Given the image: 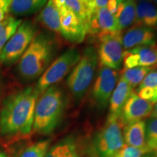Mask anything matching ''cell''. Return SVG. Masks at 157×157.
I'll return each mask as SVG.
<instances>
[{
    "instance_id": "cell-35",
    "label": "cell",
    "mask_w": 157,
    "mask_h": 157,
    "mask_svg": "<svg viewBox=\"0 0 157 157\" xmlns=\"http://www.w3.org/2000/svg\"><path fill=\"white\" fill-rule=\"evenodd\" d=\"M0 157H8L5 152H0Z\"/></svg>"
},
{
    "instance_id": "cell-6",
    "label": "cell",
    "mask_w": 157,
    "mask_h": 157,
    "mask_svg": "<svg viewBox=\"0 0 157 157\" xmlns=\"http://www.w3.org/2000/svg\"><path fill=\"white\" fill-rule=\"evenodd\" d=\"M81 58L77 49L71 48L57 58L39 78L36 88L41 93L55 85L67 76Z\"/></svg>"
},
{
    "instance_id": "cell-10",
    "label": "cell",
    "mask_w": 157,
    "mask_h": 157,
    "mask_svg": "<svg viewBox=\"0 0 157 157\" xmlns=\"http://www.w3.org/2000/svg\"><path fill=\"white\" fill-rule=\"evenodd\" d=\"M60 17V35L70 42L81 43L88 32V26L72 11L63 6L56 5Z\"/></svg>"
},
{
    "instance_id": "cell-15",
    "label": "cell",
    "mask_w": 157,
    "mask_h": 157,
    "mask_svg": "<svg viewBox=\"0 0 157 157\" xmlns=\"http://www.w3.org/2000/svg\"><path fill=\"white\" fill-rule=\"evenodd\" d=\"M133 92V88L127 81L120 77L113 90L109 101V114L120 117L121 110Z\"/></svg>"
},
{
    "instance_id": "cell-8",
    "label": "cell",
    "mask_w": 157,
    "mask_h": 157,
    "mask_svg": "<svg viewBox=\"0 0 157 157\" xmlns=\"http://www.w3.org/2000/svg\"><path fill=\"white\" fill-rule=\"evenodd\" d=\"M121 32L117 31L102 37L98 40V57L101 66L118 70L123 63L124 51Z\"/></svg>"
},
{
    "instance_id": "cell-33",
    "label": "cell",
    "mask_w": 157,
    "mask_h": 157,
    "mask_svg": "<svg viewBox=\"0 0 157 157\" xmlns=\"http://www.w3.org/2000/svg\"><path fill=\"white\" fill-rule=\"evenodd\" d=\"M150 116L151 118H157V103H155V105L153 107L152 112Z\"/></svg>"
},
{
    "instance_id": "cell-31",
    "label": "cell",
    "mask_w": 157,
    "mask_h": 157,
    "mask_svg": "<svg viewBox=\"0 0 157 157\" xmlns=\"http://www.w3.org/2000/svg\"><path fill=\"white\" fill-rule=\"evenodd\" d=\"M108 1L109 0H94V6H95V10L97 11L98 9L106 7Z\"/></svg>"
},
{
    "instance_id": "cell-24",
    "label": "cell",
    "mask_w": 157,
    "mask_h": 157,
    "mask_svg": "<svg viewBox=\"0 0 157 157\" xmlns=\"http://www.w3.org/2000/svg\"><path fill=\"white\" fill-rule=\"evenodd\" d=\"M153 67H135L124 68L121 71V77L132 86L133 89L139 86L146 76L154 69Z\"/></svg>"
},
{
    "instance_id": "cell-1",
    "label": "cell",
    "mask_w": 157,
    "mask_h": 157,
    "mask_svg": "<svg viewBox=\"0 0 157 157\" xmlns=\"http://www.w3.org/2000/svg\"><path fill=\"white\" fill-rule=\"evenodd\" d=\"M36 87H28L9 95L0 110V135L13 140L24 138L33 129L35 105L39 95Z\"/></svg>"
},
{
    "instance_id": "cell-38",
    "label": "cell",
    "mask_w": 157,
    "mask_h": 157,
    "mask_svg": "<svg viewBox=\"0 0 157 157\" xmlns=\"http://www.w3.org/2000/svg\"><path fill=\"white\" fill-rule=\"evenodd\" d=\"M111 157H120V156H119V154L117 153V154H115L114 156H111Z\"/></svg>"
},
{
    "instance_id": "cell-18",
    "label": "cell",
    "mask_w": 157,
    "mask_h": 157,
    "mask_svg": "<svg viewBox=\"0 0 157 157\" xmlns=\"http://www.w3.org/2000/svg\"><path fill=\"white\" fill-rule=\"evenodd\" d=\"M146 127L145 121L126 125L124 129V140L126 145L135 148H144L146 146Z\"/></svg>"
},
{
    "instance_id": "cell-25",
    "label": "cell",
    "mask_w": 157,
    "mask_h": 157,
    "mask_svg": "<svg viewBox=\"0 0 157 157\" xmlns=\"http://www.w3.org/2000/svg\"><path fill=\"white\" fill-rule=\"evenodd\" d=\"M76 147L75 139L71 136L68 137L52 147L46 157H66Z\"/></svg>"
},
{
    "instance_id": "cell-4",
    "label": "cell",
    "mask_w": 157,
    "mask_h": 157,
    "mask_svg": "<svg viewBox=\"0 0 157 157\" xmlns=\"http://www.w3.org/2000/svg\"><path fill=\"white\" fill-rule=\"evenodd\" d=\"M98 63V52L93 46L84 48L83 53L67 78L71 93L76 101H79L87 93L95 76Z\"/></svg>"
},
{
    "instance_id": "cell-39",
    "label": "cell",
    "mask_w": 157,
    "mask_h": 157,
    "mask_svg": "<svg viewBox=\"0 0 157 157\" xmlns=\"http://www.w3.org/2000/svg\"><path fill=\"white\" fill-rule=\"evenodd\" d=\"M152 1L154 2V3H155L157 5V0H152Z\"/></svg>"
},
{
    "instance_id": "cell-41",
    "label": "cell",
    "mask_w": 157,
    "mask_h": 157,
    "mask_svg": "<svg viewBox=\"0 0 157 157\" xmlns=\"http://www.w3.org/2000/svg\"><path fill=\"white\" fill-rule=\"evenodd\" d=\"M117 1L118 2H119H119H121V1H123V0H117Z\"/></svg>"
},
{
    "instance_id": "cell-30",
    "label": "cell",
    "mask_w": 157,
    "mask_h": 157,
    "mask_svg": "<svg viewBox=\"0 0 157 157\" xmlns=\"http://www.w3.org/2000/svg\"><path fill=\"white\" fill-rule=\"evenodd\" d=\"M118 4H119V2H118L117 0H109L106 5V7L109 10V11L114 16L117 10Z\"/></svg>"
},
{
    "instance_id": "cell-36",
    "label": "cell",
    "mask_w": 157,
    "mask_h": 157,
    "mask_svg": "<svg viewBox=\"0 0 157 157\" xmlns=\"http://www.w3.org/2000/svg\"><path fill=\"white\" fill-rule=\"evenodd\" d=\"M2 86V79L1 75H0V90H1Z\"/></svg>"
},
{
    "instance_id": "cell-14",
    "label": "cell",
    "mask_w": 157,
    "mask_h": 157,
    "mask_svg": "<svg viewBox=\"0 0 157 157\" xmlns=\"http://www.w3.org/2000/svg\"><path fill=\"white\" fill-rule=\"evenodd\" d=\"M123 48L128 50L135 47L156 43L154 31L143 25H133L121 36Z\"/></svg>"
},
{
    "instance_id": "cell-12",
    "label": "cell",
    "mask_w": 157,
    "mask_h": 157,
    "mask_svg": "<svg viewBox=\"0 0 157 157\" xmlns=\"http://www.w3.org/2000/svg\"><path fill=\"white\" fill-rule=\"evenodd\" d=\"M123 64L124 68L135 67H157V44L135 47L124 51Z\"/></svg>"
},
{
    "instance_id": "cell-9",
    "label": "cell",
    "mask_w": 157,
    "mask_h": 157,
    "mask_svg": "<svg viewBox=\"0 0 157 157\" xmlns=\"http://www.w3.org/2000/svg\"><path fill=\"white\" fill-rule=\"evenodd\" d=\"M117 70L101 66L98 71L93 89V97L100 109H104L109 103L110 98L118 82Z\"/></svg>"
},
{
    "instance_id": "cell-5",
    "label": "cell",
    "mask_w": 157,
    "mask_h": 157,
    "mask_svg": "<svg viewBox=\"0 0 157 157\" xmlns=\"http://www.w3.org/2000/svg\"><path fill=\"white\" fill-rule=\"evenodd\" d=\"M122 128L119 117L109 114L106 121L94 139L96 157H111L121 150L124 145Z\"/></svg>"
},
{
    "instance_id": "cell-26",
    "label": "cell",
    "mask_w": 157,
    "mask_h": 157,
    "mask_svg": "<svg viewBox=\"0 0 157 157\" xmlns=\"http://www.w3.org/2000/svg\"><path fill=\"white\" fill-rule=\"evenodd\" d=\"M50 145V140L39 141L25 148L19 157H46Z\"/></svg>"
},
{
    "instance_id": "cell-16",
    "label": "cell",
    "mask_w": 157,
    "mask_h": 157,
    "mask_svg": "<svg viewBox=\"0 0 157 157\" xmlns=\"http://www.w3.org/2000/svg\"><path fill=\"white\" fill-rule=\"evenodd\" d=\"M134 25H143L157 29V7L150 1L139 2L136 6V16Z\"/></svg>"
},
{
    "instance_id": "cell-17",
    "label": "cell",
    "mask_w": 157,
    "mask_h": 157,
    "mask_svg": "<svg viewBox=\"0 0 157 157\" xmlns=\"http://www.w3.org/2000/svg\"><path fill=\"white\" fill-rule=\"evenodd\" d=\"M37 20L48 30L60 34V13L54 0H48L39 14Z\"/></svg>"
},
{
    "instance_id": "cell-34",
    "label": "cell",
    "mask_w": 157,
    "mask_h": 157,
    "mask_svg": "<svg viewBox=\"0 0 157 157\" xmlns=\"http://www.w3.org/2000/svg\"><path fill=\"white\" fill-rule=\"evenodd\" d=\"M151 152H152V156L151 157H157V148L151 151Z\"/></svg>"
},
{
    "instance_id": "cell-20",
    "label": "cell",
    "mask_w": 157,
    "mask_h": 157,
    "mask_svg": "<svg viewBox=\"0 0 157 157\" xmlns=\"http://www.w3.org/2000/svg\"><path fill=\"white\" fill-rule=\"evenodd\" d=\"M48 0H12L10 14L15 17L26 16L42 9Z\"/></svg>"
},
{
    "instance_id": "cell-22",
    "label": "cell",
    "mask_w": 157,
    "mask_h": 157,
    "mask_svg": "<svg viewBox=\"0 0 157 157\" xmlns=\"http://www.w3.org/2000/svg\"><path fill=\"white\" fill-rule=\"evenodd\" d=\"M56 5L63 6L72 11L89 29L91 15L88 10L87 5L82 0H54Z\"/></svg>"
},
{
    "instance_id": "cell-13",
    "label": "cell",
    "mask_w": 157,
    "mask_h": 157,
    "mask_svg": "<svg viewBox=\"0 0 157 157\" xmlns=\"http://www.w3.org/2000/svg\"><path fill=\"white\" fill-rule=\"evenodd\" d=\"M117 31L119 29L117 19L106 7L98 9L92 15L87 32L92 37L99 40L102 37Z\"/></svg>"
},
{
    "instance_id": "cell-21",
    "label": "cell",
    "mask_w": 157,
    "mask_h": 157,
    "mask_svg": "<svg viewBox=\"0 0 157 157\" xmlns=\"http://www.w3.org/2000/svg\"><path fill=\"white\" fill-rule=\"evenodd\" d=\"M137 95L149 103H157V71L147 74L137 89Z\"/></svg>"
},
{
    "instance_id": "cell-28",
    "label": "cell",
    "mask_w": 157,
    "mask_h": 157,
    "mask_svg": "<svg viewBox=\"0 0 157 157\" xmlns=\"http://www.w3.org/2000/svg\"><path fill=\"white\" fill-rule=\"evenodd\" d=\"M149 151L146 147L144 148H135L132 146H129L127 145H124L121 149L118 152L120 157H142L146 153Z\"/></svg>"
},
{
    "instance_id": "cell-23",
    "label": "cell",
    "mask_w": 157,
    "mask_h": 157,
    "mask_svg": "<svg viewBox=\"0 0 157 157\" xmlns=\"http://www.w3.org/2000/svg\"><path fill=\"white\" fill-rule=\"evenodd\" d=\"M22 23V20L9 15L0 22V55L11 36Z\"/></svg>"
},
{
    "instance_id": "cell-3",
    "label": "cell",
    "mask_w": 157,
    "mask_h": 157,
    "mask_svg": "<svg viewBox=\"0 0 157 157\" xmlns=\"http://www.w3.org/2000/svg\"><path fill=\"white\" fill-rule=\"evenodd\" d=\"M65 96L53 85L39 94L35 105L33 130L39 135L52 133L60 123L65 109Z\"/></svg>"
},
{
    "instance_id": "cell-32",
    "label": "cell",
    "mask_w": 157,
    "mask_h": 157,
    "mask_svg": "<svg viewBox=\"0 0 157 157\" xmlns=\"http://www.w3.org/2000/svg\"><path fill=\"white\" fill-rule=\"evenodd\" d=\"M66 157H84V156H82L81 153L78 151V148H77V146H76V148H74V150L72 151L71 152L70 154H68Z\"/></svg>"
},
{
    "instance_id": "cell-37",
    "label": "cell",
    "mask_w": 157,
    "mask_h": 157,
    "mask_svg": "<svg viewBox=\"0 0 157 157\" xmlns=\"http://www.w3.org/2000/svg\"><path fill=\"white\" fill-rule=\"evenodd\" d=\"M135 2H146V1H148V0H135Z\"/></svg>"
},
{
    "instance_id": "cell-7",
    "label": "cell",
    "mask_w": 157,
    "mask_h": 157,
    "mask_svg": "<svg viewBox=\"0 0 157 157\" xmlns=\"http://www.w3.org/2000/svg\"><path fill=\"white\" fill-rule=\"evenodd\" d=\"M34 23L22 21L14 34L11 36L0 55V64L10 66L19 60L37 34Z\"/></svg>"
},
{
    "instance_id": "cell-40",
    "label": "cell",
    "mask_w": 157,
    "mask_h": 157,
    "mask_svg": "<svg viewBox=\"0 0 157 157\" xmlns=\"http://www.w3.org/2000/svg\"><path fill=\"white\" fill-rule=\"evenodd\" d=\"M82 1H83V2H84L86 4V3H87V2H88V0H82Z\"/></svg>"
},
{
    "instance_id": "cell-2",
    "label": "cell",
    "mask_w": 157,
    "mask_h": 157,
    "mask_svg": "<svg viewBox=\"0 0 157 157\" xmlns=\"http://www.w3.org/2000/svg\"><path fill=\"white\" fill-rule=\"evenodd\" d=\"M56 42L49 35L36 34L18 60L17 74L24 82L39 78L48 68L56 53Z\"/></svg>"
},
{
    "instance_id": "cell-27",
    "label": "cell",
    "mask_w": 157,
    "mask_h": 157,
    "mask_svg": "<svg viewBox=\"0 0 157 157\" xmlns=\"http://www.w3.org/2000/svg\"><path fill=\"white\" fill-rule=\"evenodd\" d=\"M146 147L149 151L157 148V118H151L146 124Z\"/></svg>"
},
{
    "instance_id": "cell-29",
    "label": "cell",
    "mask_w": 157,
    "mask_h": 157,
    "mask_svg": "<svg viewBox=\"0 0 157 157\" xmlns=\"http://www.w3.org/2000/svg\"><path fill=\"white\" fill-rule=\"evenodd\" d=\"M12 0H0V22L10 14Z\"/></svg>"
},
{
    "instance_id": "cell-11",
    "label": "cell",
    "mask_w": 157,
    "mask_h": 157,
    "mask_svg": "<svg viewBox=\"0 0 157 157\" xmlns=\"http://www.w3.org/2000/svg\"><path fill=\"white\" fill-rule=\"evenodd\" d=\"M153 107L152 103L139 97L133 91L124 105L119 119L123 126L125 127L149 117Z\"/></svg>"
},
{
    "instance_id": "cell-19",
    "label": "cell",
    "mask_w": 157,
    "mask_h": 157,
    "mask_svg": "<svg viewBox=\"0 0 157 157\" xmlns=\"http://www.w3.org/2000/svg\"><path fill=\"white\" fill-rule=\"evenodd\" d=\"M136 6L135 0H123L118 4L115 17L119 31H121L134 23L136 16Z\"/></svg>"
}]
</instances>
